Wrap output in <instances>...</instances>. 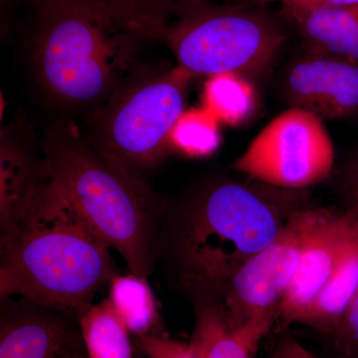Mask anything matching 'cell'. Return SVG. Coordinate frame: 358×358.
I'll return each mask as SVG.
<instances>
[{"label":"cell","instance_id":"1","mask_svg":"<svg viewBox=\"0 0 358 358\" xmlns=\"http://www.w3.org/2000/svg\"><path fill=\"white\" fill-rule=\"evenodd\" d=\"M0 227L1 296H20L79 317L120 275L109 245L59 192L45 166Z\"/></svg>","mask_w":358,"mask_h":358},{"label":"cell","instance_id":"2","mask_svg":"<svg viewBox=\"0 0 358 358\" xmlns=\"http://www.w3.org/2000/svg\"><path fill=\"white\" fill-rule=\"evenodd\" d=\"M303 207L299 192L261 182L228 179L207 185L169 222L167 257L179 288L193 301H220L238 268Z\"/></svg>","mask_w":358,"mask_h":358},{"label":"cell","instance_id":"3","mask_svg":"<svg viewBox=\"0 0 358 358\" xmlns=\"http://www.w3.org/2000/svg\"><path fill=\"white\" fill-rule=\"evenodd\" d=\"M53 185L94 230L117 250L134 274L148 279L155 262L166 205L145 181L117 166L70 124L54 127L43 143Z\"/></svg>","mask_w":358,"mask_h":358},{"label":"cell","instance_id":"4","mask_svg":"<svg viewBox=\"0 0 358 358\" xmlns=\"http://www.w3.org/2000/svg\"><path fill=\"white\" fill-rule=\"evenodd\" d=\"M33 60L40 84L60 103H105L124 86L136 39L145 36L110 0L38 7Z\"/></svg>","mask_w":358,"mask_h":358},{"label":"cell","instance_id":"5","mask_svg":"<svg viewBox=\"0 0 358 358\" xmlns=\"http://www.w3.org/2000/svg\"><path fill=\"white\" fill-rule=\"evenodd\" d=\"M194 76L178 66L122 86L99 110L92 143L117 166L141 178L171 145L174 126L185 113L186 90Z\"/></svg>","mask_w":358,"mask_h":358},{"label":"cell","instance_id":"6","mask_svg":"<svg viewBox=\"0 0 358 358\" xmlns=\"http://www.w3.org/2000/svg\"><path fill=\"white\" fill-rule=\"evenodd\" d=\"M180 67L194 75H256L275 60L285 37L260 14L235 7H196L173 25L155 24Z\"/></svg>","mask_w":358,"mask_h":358},{"label":"cell","instance_id":"7","mask_svg":"<svg viewBox=\"0 0 358 358\" xmlns=\"http://www.w3.org/2000/svg\"><path fill=\"white\" fill-rule=\"evenodd\" d=\"M315 217L313 207L296 211L274 241L238 268L224 287L220 296L224 313L254 353L279 320Z\"/></svg>","mask_w":358,"mask_h":358},{"label":"cell","instance_id":"8","mask_svg":"<svg viewBox=\"0 0 358 358\" xmlns=\"http://www.w3.org/2000/svg\"><path fill=\"white\" fill-rule=\"evenodd\" d=\"M334 148L322 117L292 107L250 143L232 169L258 182L301 192L331 176Z\"/></svg>","mask_w":358,"mask_h":358},{"label":"cell","instance_id":"9","mask_svg":"<svg viewBox=\"0 0 358 358\" xmlns=\"http://www.w3.org/2000/svg\"><path fill=\"white\" fill-rule=\"evenodd\" d=\"M357 234L358 219L350 211L315 208L298 272L280 310L282 324H301L333 279Z\"/></svg>","mask_w":358,"mask_h":358},{"label":"cell","instance_id":"10","mask_svg":"<svg viewBox=\"0 0 358 358\" xmlns=\"http://www.w3.org/2000/svg\"><path fill=\"white\" fill-rule=\"evenodd\" d=\"M0 358H62L83 343L79 317L28 299L1 296Z\"/></svg>","mask_w":358,"mask_h":358},{"label":"cell","instance_id":"11","mask_svg":"<svg viewBox=\"0 0 358 358\" xmlns=\"http://www.w3.org/2000/svg\"><path fill=\"white\" fill-rule=\"evenodd\" d=\"M286 87L293 107L322 119L358 114V64L308 54L289 70Z\"/></svg>","mask_w":358,"mask_h":358},{"label":"cell","instance_id":"12","mask_svg":"<svg viewBox=\"0 0 358 358\" xmlns=\"http://www.w3.org/2000/svg\"><path fill=\"white\" fill-rule=\"evenodd\" d=\"M305 39L308 54L358 64V6L285 7Z\"/></svg>","mask_w":358,"mask_h":358},{"label":"cell","instance_id":"13","mask_svg":"<svg viewBox=\"0 0 358 358\" xmlns=\"http://www.w3.org/2000/svg\"><path fill=\"white\" fill-rule=\"evenodd\" d=\"M195 324L188 345L197 358H252L254 352L231 327L220 301H193Z\"/></svg>","mask_w":358,"mask_h":358},{"label":"cell","instance_id":"14","mask_svg":"<svg viewBox=\"0 0 358 358\" xmlns=\"http://www.w3.org/2000/svg\"><path fill=\"white\" fill-rule=\"evenodd\" d=\"M358 292V234L333 279L307 315L305 324L329 336L352 305Z\"/></svg>","mask_w":358,"mask_h":358},{"label":"cell","instance_id":"15","mask_svg":"<svg viewBox=\"0 0 358 358\" xmlns=\"http://www.w3.org/2000/svg\"><path fill=\"white\" fill-rule=\"evenodd\" d=\"M79 326L87 357L134 358L131 333L109 299L82 313Z\"/></svg>","mask_w":358,"mask_h":358},{"label":"cell","instance_id":"16","mask_svg":"<svg viewBox=\"0 0 358 358\" xmlns=\"http://www.w3.org/2000/svg\"><path fill=\"white\" fill-rule=\"evenodd\" d=\"M0 225L6 223L28 196L44 173L24 148L2 136L0 159Z\"/></svg>","mask_w":358,"mask_h":358},{"label":"cell","instance_id":"17","mask_svg":"<svg viewBox=\"0 0 358 358\" xmlns=\"http://www.w3.org/2000/svg\"><path fill=\"white\" fill-rule=\"evenodd\" d=\"M109 287L110 303L129 333L152 334L159 322V310L148 279L134 273L117 275Z\"/></svg>","mask_w":358,"mask_h":358},{"label":"cell","instance_id":"18","mask_svg":"<svg viewBox=\"0 0 358 358\" xmlns=\"http://www.w3.org/2000/svg\"><path fill=\"white\" fill-rule=\"evenodd\" d=\"M207 103L225 121L237 122L253 108V90L239 75L222 74L212 77L206 86Z\"/></svg>","mask_w":358,"mask_h":358},{"label":"cell","instance_id":"19","mask_svg":"<svg viewBox=\"0 0 358 358\" xmlns=\"http://www.w3.org/2000/svg\"><path fill=\"white\" fill-rule=\"evenodd\" d=\"M171 145L188 157L210 155L219 145L216 124L202 113H183L171 133Z\"/></svg>","mask_w":358,"mask_h":358},{"label":"cell","instance_id":"20","mask_svg":"<svg viewBox=\"0 0 358 358\" xmlns=\"http://www.w3.org/2000/svg\"><path fill=\"white\" fill-rule=\"evenodd\" d=\"M134 345L143 358H197L188 343H179L164 334L134 336Z\"/></svg>","mask_w":358,"mask_h":358},{"label":"cell","instance_id":"21","mask_svg":"<svg viewBox=\"0 0 358 358\" xmlns=\"http://www.w3.org/2000/svg\"><path fill=\"white\" fill-rule=\"evenodd\" d=\"M329 336L339 357L358 355V292L345 315Z\"/></svg>","mask_w":358,"mask_h":358},{"label":"cell","instance_id":"22","mask_svg":"<svg viewBox=\"0 0 358 358\" xmlns=\"http://www.w3.org/2000/svg\"><path fill=\"white\" fill-rule=\"evenodd\" d=\"M134 24L141 26L157 20L159 9L173 0H112Z\"/></svg>","mask_w":358,"mask_h":358},{"label":"cell","instance_id":"23","mask_svg":"<svg viewBox=\"0 0 358 358\" xmlns=\"http://www.w3.org/2000/svg\"><path fill=\"white\" fill-rule=\"evenodd\" d=\"M338 183L345 210L358 219V150L341 167Z\"/></svg>","mask_w":358,"mask_h":358},{"label":"cell","instance_id":"24","mask_svg":"<svg viewBox=\"0 0 358 358\" xmlns=\"http://www.w3.org/2000/svg\"><path fill=\"white\" fill-rule=\"evenodd\" d=\"M268 358H317L289 334L278 339Z\"/></svg>","mask_w":358,"mask_h":358},{"label":"cell","instance_id":"25","mask_svg":"<svg viewBox=\"0 0 358 358\" xmlns=\"http://www.w3.org/2000/svg\"><path fill=\"white\" fill-rule=\"evenodd\" d=\"M319 4H334V6H358V0H291L284 7H308Z\"/></svg>","mask_w":358,"mask_h":358},{"label":"cell","instance_id":"26","mask_svg":"<svg viewBox=\"0 0 358 358\" xmlns=\"http://www.w3.org/2000/svg\"><path fill=\"white\" fill-rule=\"evenodd\" d=\"M62 358H88L86 352H85L84 343H80V345L73 348Z\"/></svg>","mask_w":358,"mask_h":358},{"label":"cell","instance_id":"27","mask_svg":"<svg viewBox=\"0 0 358 358\" xmlns=\"http://www.w3.org/2000/svg\"><path fill=\"white\" fill-rule=\"evenodd\" d=\"M78 1V0H34L37 7L48 6V4L63 3V2Z\"/></svg>","mask_w":358,"mask_h":358},{"label":"cell","instance_id":"28","mask_svg":"<svg viewBox=\"0 0 358 358\" xmlns=\"http://www.w3.org/2000/svg\"><path fill=\"white\" fill-rule=\"evenodd\" d=\"M253 1L258 2V3H267V2L279 1L282 2L284 6H286V4L289 3L291 0H253Z\"/></svg>","mask_w":358,"mask_h":358},{"label":"cell","instance_id":"29","mask_svg":"<svg viewBox=\"0 0 358 358\" xmlns=\"http://www.w3.org/2000/svg\"><path fill=\"white\" fill-rule=\"evenodd\" d=\"M339 358H358V355H355V357H339Z\"/></svg>","mask_w":358,"mask_h":358}]
</instances>
